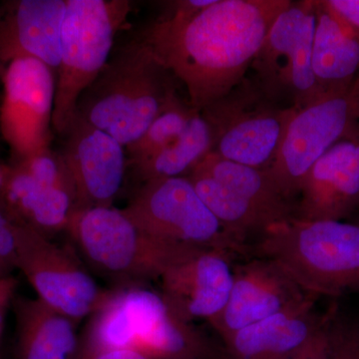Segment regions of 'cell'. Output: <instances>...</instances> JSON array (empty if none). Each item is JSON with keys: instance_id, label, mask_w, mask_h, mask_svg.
Instances as JSON below:
<instances>
[{"instance_id": "obj_1", "label": "cell", "mask_w": 359, "mask_h": 359, "mask_svg": "<svg viewBox=\"0 0 359 359\" xmlns=\"http://www.w3.org/2000/svg\"><path fill=\"white\" fill-rule=\"evenodd\" d=\"M290 0H216L188 20L162 18L142 39L204 110L240 83Z\"/></svg>"}, {"instance_id": "obj_2", "label": "cell", "mask_w": 359, "mask_h": 359, "mask_svg": "<svg viewBox=\"0 0 359 359\" xmlns=\"http://www.w3.org/2000/svg\"><path fill=\"white\" fill-rule=\"evenodd\" d=\"M177 82L141 36L130 40L84 90L76 116L127 147L178 94Z\"/></svg>"}, {"instance_id": "obj_3", "label": "cell", "mask_w": 359, "mask_h": 359, "mask_svg": "<svg viewBox=\"0 0 359 359\" xmlns=\"http://www.w3.org/2000/svg\"><path fill=\"white\" fill-rule=\"evenodd\" d=\"M80 346L124 348L149 359H215L211 342L144 285L111 290L90 316Z\"/></svg>"}, {"instance_id": "obj_4", "label": "cell", "mask_w": 359, "mask_h": 359, "mask_svg": "<svg viewBox=\"0 0 359 359\" xmlns=\"http://www.w3.org/2000/svg\"><path fill=\"white\" fill-rule=\"evenodd\" d=\"M256 255L311 297L359 292V223L287 219L259 238Z\"/></svg>"}, {"instance_id": "obj_5", "label": "cell", "mask_w": 359, "mask_h": 359, "mask_svg": "<svg viewBox=\"0 0 359 359\" xmlns=\"http://www.w3.org/2000/svg\"><path fill=\"white\" fill-rule=\"evenodd\" d=\"M66 233L90 268L117 287L160 280L172 266L208 249L153 237L114 207L74 210Z\"/></svg>"}, {"instance_id": "obj_6", "label": "cell", "mask_w": 359, "mask_h": 359, "mask_svg": "<svg viewBox=\"0 0 359 359\" xmlns=\"http://www.w3.org/2000/svg\"><path fill=\"white\" fill-rule=\"evenodd\" d=\"M130 11L127 0H66L53 132L63 135L74 121L78 99L109 60L116 34Z\"/></svg>"}, {"instance_id": "obj_7", "label": "cell", "mask_w": 359, "mask_h": 359, "mask_svg": "<svg viewBox=\"0 0 359 359\" xmlns=\"http://www.w3.org/2000/svg\"><path fill=\"white\" fill-rule=\"evenodd\" d=\"M295 111L271 101L248 74L201 113L212 129V154L266 170L275 160Z\"/></svg>"}, {"instance_id": "obj_8", "label": "cell", "mask_w": 359, "mask_h": 359, "mask_svg": "<svg viewBox=\"0 0 359 359\" xmlns=\"http://www.w3.org/2000/svg\"><path fill=\"white\" fill-rule=\"evenodd\" d=\"M314 27L313 0L292 1L273 21L250 65V78L283 107L299 110L323 96L311 65Z\"/></svg>"}, {"instance_id": "obj_9", "label": "cell", "mask_w": 359, "mask_h": 359, "mask_svg": "<svg viewBox=\"0 0 359 359\" xmlns=\"http://www.w3.org/2000/svg\"><path fill=\"white\" fill-rule=\"evenodd\" d=\"M358 76L351 88L325 94L295 111L275 160L264 171L294 205L302 181L316 161L339 141L358 138Z\"/></svg>"}, {"instance_id": "obj_10", "label": "cell", "mask_w": 359, "mask_h": 359, "mask_svg": "<svg viewBox=\"0 0 359 359\" xmlns=\"http://www.w3.org/2000/svg\"><path fill=\"white\" fill-rule=\"evenodd\" d=\"M121 210L139 229L160 240L233 254L245 252L224 231L188 177L145 182Z\"/></svg>"}, {"instance_id": "obj_11", "label": "cell", "mask_w": 359, "mask_h": 359, "mask_svg": "<svg viewBox=\"0 0 359 359\" xmlns=\"http://www.w3.org/2000/svg\"><path fill=\"white\" fill-rule=\"evenodd\" d=\"M15 268L25 273L37 299L77 323L95 313L110 292L99 287L69 248L20 222Z\"/></svg>"}, {"instance_id": "obj_12", "label": "cell", "mask_w": 359, "mask_h": 359, "mask_svg": "<svg viewBox=\"0 0 359 359\" xmlns=\"http://www.w3.org/2000/svg\"><path fill=\"white\" fill-rule=\"evenodd\" d=\"M56 72L39 59L20 56L7 62L0 128L20 160L49 149Z\"/></svg>"}, {"instance_id": "obj_13", "label": "cell", "mask_w": 359, "mask_h": 359, "mask_svg": "<svg viewBox=\"0 0 359 359\" xmlns=\"http://www.w3.org/2000/svg\"><path fill=\"white\" fill-rule=\"evenodd\" d=\"M63 136L59 153L74 185L75 210L113 207L128 168L124 146L78 116Z\"/></svg>"}, {"instance_id": "obj_14", "label": "cell", "mask_w": 359, "mask_h": 359, "mask_svg": "<svg viewBox=\"0 0 359 359\" xmlns=\"http://www.w3.org/2000/svg\"><path fill=\"white\" fill-rule=\"evenodd\" d=\"M280 266L257 257L233 268L228 302L210 325L222 339L308 297Z\"/></svg>"}, {"instance_id": "obj_15", "label": "cell", "mask_w": 359, "mask_h": 359, "mask_svg": "<svg viewBox=\"0 0 359 359\" xmlns=\"http://www.w3.org/2000/svg\"><path fill=\"white\" fill-rule=\"evenodd\" d=\"M231 255L208 248L168 269L160 278L161 294L175 313L189 323L218 318L233 285Z\"/></svg>"}, {"instance_id": "obj_16", "label": "cell", "mask_w": 359, "mask_h": 359, "mask_svg": "<svg viewBox=\"0 0 359 359\" xmlns=\"http://www.w3.org/2000/svg\"><path fill=\"white\" fill-rule=\"evenodd\" d=\"M359 205V137L332 146L311 167L294 201V218L342 221Z\"/></svg>"}, {"instance_id": "obj_17", "label": "cell", "mask_w": 359, "mask_h": 359, "mask_svg": "<svg viewBox=\"0 0 359 359\" xmlns=\"http://www.w3.org/2000/svg\"><path fill=\"white\" fill-rule=\"evenodd\" d=\"M316 299L308 295L294 306L222 339L224 358L290 359L327 320L330 311L318 313Z\"/></svg>"}, {"instance_id": "obj_18", "label": "cell", "mask_w": 359, "mask_h": 359, "mask_svg": "<svg viewBox=\"0 0 359 359\" xmlns=\"http://www.w3.org/2000/svg\"><path fill=\"white\" fill-rule=\"evenodd\" d=\"M65 9L66 0L13 2L0 22V57L39 59L56 72Z\"/></svg>"}, {"instance_id": "obj_19", "label": "cell", "mask_w": 359, "mask_h": 359, "mask_svg": "<svg viewBox=\"0 0 359 359\" xmlns=\"http://www.w3.org/2000/svg\"><path fill=\"white\" fill-rule=\"evenodd\" d=\"M0 199L18 222L51 240L67 231L76 208L73 189L33 178L20 165L9 169Z\"/></svg>"}, {"instance_id": "obj_20", "label": "cell", "mask_w": 359, "mask_h": 359, "mask_svg": "<svg viewBox=\"0 0 359 359\" xmlns=\"http://www.w3.org/2000/svg\"><path fill=\"white\" fill-rule=\"evenodd\" d=\"M15 311L18 359H76V321L39 299H18Z\"/></svg>"}, {"instance_id": "obj_21", "label": "cell", "mask_w": 359, "mask_h": 359, "mask_svg": "<svg viewBox=\"0 0 359 359\" xmlns=\"http://www.w3.org/2000/svg\"><path fill=\"white\" fill-rule=\"evenodd\" d=\"M316 4L311 65L323 95L351 88L359 75V42Z\"/></svg>"}, {"instance_id": "obj_22", "label": "cell", "mask_w": 359, "mask_h": 359, "mask_svg": "<svg viewBox=\"0 0 359 359\" xmlns=\"http://www.w3.org/2000/svg\"><path fill=\"white\" fill-rule=\"evenodd\" d=\"M188 178L224 231L245 250L247 238L256 235L261 237L269 226L278 224L268 212L209 175L195 169Z\"/></svg>"}, {"instance_id": "obj_23", "label": "cell", "mask_w": 359, "mask_h": 359, "mask_svg": "<svg viewBox=\"0 0 359 359\" xmlns=\"http://www.w3.org/2000/svg\"><path fill=\"white\" fill-rule=\"evenodd\" d=\"M195 169L218 180L268 212L278 223L294 218V203L278 191L264 169L231 162L212 153L205 156Z\"/></svg>"}, {"instance_id": "obj_24", "label": "cell", "mask_w": 359, "mask_h": 359, "mask_svg": "<svg viewBox=\"0 0 359 359\" xmlns=\"http://www.w3.org/2000/svg\"><path fill=\"white\" fill-rule=\"evenodd\" d=\"M212 143L211 127L197 111L176 140L130 169L142 184L151 180L188 177L211 153Z\"/></svg>"}, {"instance_id": "obj_25", "label": "cell", "mask_w": 359, "mask_h": 359, "mask_svg": "<svg viewBox=\"0 0 359 359\" xmlns=\"http://www.w3.org/2000/svg\"><path fill=\"white\" fill-rule=\"evenodd\" d=\"M196 112L190 102L182 100L179 94L175 95L140 138L125 147L128 168L140 164L176 140Z\"/></svg>"}, {"instance_id": "obj_26", "label": "cell", "mask_w": 359, "mask_h": 359, "mask_svg": "<svg viewBox=\"0 0 359 359\" xmlns=\"http://www.w3.org/2000/svg\"><path fill=\"white\" fill-rule=\"evenodd\" d=\"M330 359H359V320L344 318L332 309Z\"/></svg>"}, {"instance_id": "obj_27", "label": "cell", "mask_w": 359, "mask_h": 359, "mask_svg": "<svg viewBox=\"0 0 359 359\" xmlns=\"http://www.w3.org/2000/svg\"><path fill=\"white\" fill-rule=\"evenodd\" d=\"M18 221L0 199V264L9 271L15 268Z\"/></svg>"}, {"instance_id": "obj_28", "label": "cell", "mask_w": 359, "mask_h": 359, "mask_svg": "<svg viewBox=\"0 0 359 359\" xmlns=\"http://www.w3.org/2000/svg\"><path fill=\"white\" fill-rule=\"evenodd\" d=\"M325 11L359 42V0H323Z\"/></svg>"}, {"instance_id": "obj_29", "label": "cell", "mask_w": 359, "mask_h": 359, "mask_svg": "<svg viewBox=\"0 0 359 359\" xmlns=\"http://www.w3.org/2000/svg\"><path fill=\"white\" fill-rule=\"evenodd\" d=\"M332 313V309L328 313L327 320L323 327L290 359H330V323Z\"/></svg>"}, {"instance_id": "obj_30", "label": "cell", "mask_w": 359, "mask_h": 359, "mask_svg": "<svg viewBox=\"0 0 359 359\" xmlns=\"http://www.w3.org/2000/svg\"><path fill=\"white\" fill-rule=\"evenodd\" d=\"M76 359H149L138 351L124 348H92L80 346Z\"/></svg>"}, {"instance_id": "obj_31", "label": "cell", "mask_w": 359, "mask_h": 359, "mask_svg": "<svg viewBox=\"0 0 359 359\" xmlns=\"http://www.w3.org/2000/svg\"><path fill=\"white\" fill-rule=\"evenodd\" d=\"M16 282L13 276H7L0 278V344H1L2 332H4V318L9 304L13 299L15 292Z\"/></svg>"}, {"instance_id": "obj_32", "label": "cell", "mask_w": 359, "mask_h": 359, "mask_svg": "<svg viewBox=\"0 0 359 359\" xmlns=\"http://www.w3.org/2000/svg\"><path fill=\"white\" fill-rule=\"evenodd\" d=\"M8 275V271L6 268H4L2 264H0V278H4V276H7Z\"/></svg>"}, {"instance_id": "obj_33", "label": "cell", "mask_w": 359, "mask_h": 359, "mask_svg": "<svg viewBox=\"0 0 359 359\" xmlns=\"http://www.w3.org/2000/svg\"><path fill=\"white\" fill-rule=\"evenodd\" d=\"M358 81H359V75H358Z\"/></svg>"}]
</instances>
